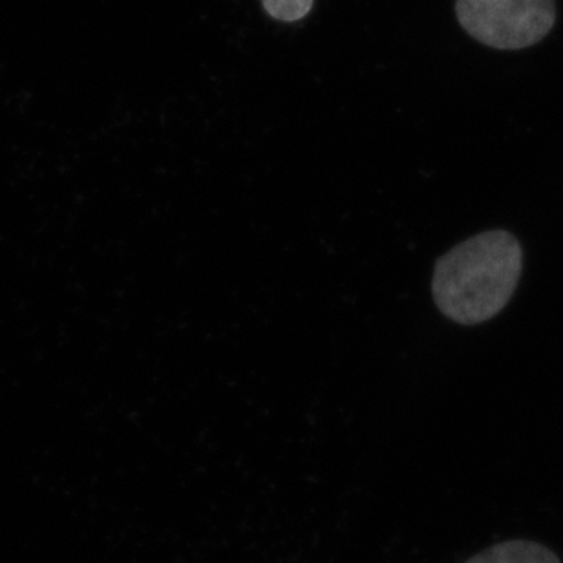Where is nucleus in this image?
Segmentation results:
<instances>
[{
	"mask_svg": "<svg viewBox=\"0 0 563 563\" xmlns=\"http://www.w3.org/2000/svg\"><path fill=\"white\" fill-rule=\"evenodd\" d=\"M523 272V250L515 234L494 229L439 256L432 292L439 311L461 325L494 319L515 297Z\"/></svg>",
	"mask_w": 563,
	"mask_h": 563,
	"instance_id": "nucleus-1",
	"label": "nucleus"
},
{
	"mask_svg": "<svg viewBox=\"0 0 563 563\" xmlns=\"http://www.w3.org/2000/svg\"><path fill=\"white\" fill-rule=\"evenodd\" d=\"M461 27L487 48L518 52L548 37L556 19V0H455Z\"/></svg>",
	"mask_w": 563,
	"mask_h": 563,
	"instance_id": "nucleus-2",
	"label": "nucleus"
},
{
	"mask_svg": "<svg viewBox=\"0 0 563 563\" xmlns=\"http://www.w3.org/2000/svg\"><path fill=\"white\" fill-rule=\"evenodd\" d=\"M465 563H562L559 556L542 543L510 540L496 543Z\"/></svg>",
	"mask_w": 563,
	"mask_h": 563,
	"instance_id": "nucleus-3",
	"label": "nucleus"
},
{
	"mask_svg": "<svg viewBox=\"0 0 563 563\" xmlns=\"http://www.w3.org/2000/svg\"><path fill=\"white\" fill-rule=\"evenodd\" d=\"M267 15L282 22L300 21L313 8V0H262Z\"/></svg>",
	"mask_w": 563,
	"mask_h": 563,
	"instance_id": "nucleus-4",
	"label": "nucleus"
}]
</instances>
